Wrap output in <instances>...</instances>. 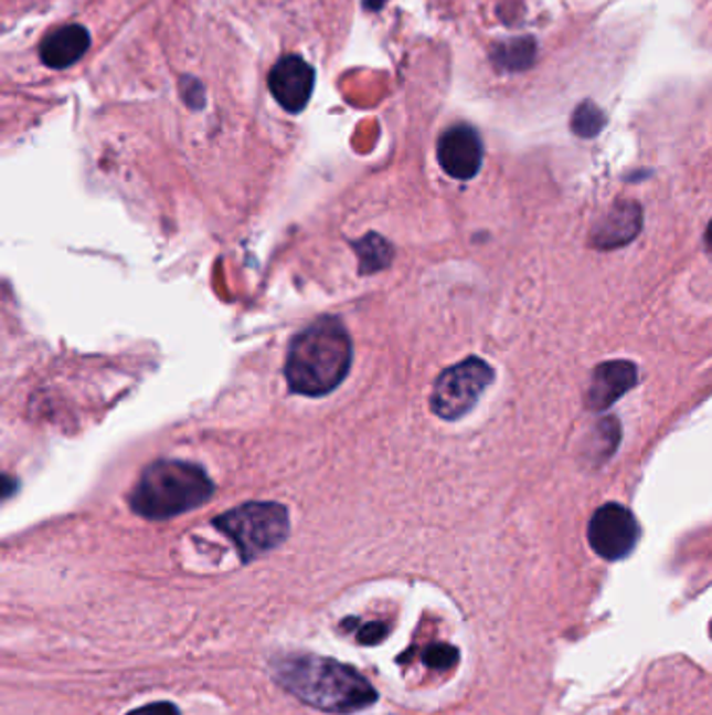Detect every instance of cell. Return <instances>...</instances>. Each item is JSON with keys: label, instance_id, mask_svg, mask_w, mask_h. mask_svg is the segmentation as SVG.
I'll list each match as a JSON object with an SVG mask.
<instances>
[{"label": "cell", "instance_id": "10", "mask_svg": "<svg viewBox=\"0 0 712 715\" xmlns=\"http://www.w3.org/2000/svg\"><path fill=\"white\" fill-rule=\"evenodd\" d=\"M641 222L644 215L636 201H620L594 224L592 245L597 250L623 248L639 234Z\"/></svg>", "mask_w": 712, "mask_h": 715}, {"label": "cell", "instance_id": "6", "mask_svg": "<svg viewBox=\"0 0 712 715\" xmlns=\"http://www.w3.org/2000/svg\"><path fill=\"white\" fill-rule=\"evenodd\" d=\"M587 538L602 559L618 561L636 548L639 525L634 513L623 504H604L589 522Z\"/></svg>", "mask_w": 712, "mask_h": 715}, {"label": "cell", "instance_id": "12", "mask_svg": "<svg viewBox=\"0 0 712 715\" xmlns=\"http://www.w3.org/2000/svg\"><path fill=\"white\" fill-rule=\"evenodd\" d=\"M353 248L360 255L362 272L381 271V269L389 266V262L393 257L391 245L386 243V239L379 236V234H368L362 239V243H355Z\"/></svg>", "mask_w": 712, "mask_h": 715}, {"label": "cell", "instance_id": "16", "mask_svg": "<svg viewBox=\"0 0 712 715\" xmlns=\"http://www.w3.org/2000/svg\"><path fill=\"white\" fill-rule=\"evenodd\" d=\"M341 628H355V637L362 644H379L381 640L386 639V625L381 621H370V623H362L358 619H346L341 623Z\"/></svg>", "mask_w": 712, "mask_h": 715}, {"label": "cell", "instance_id": "3", "mask_svg": "<svg viewBox=\"0 0 712 715\" xmlns=\"http://www.w3.org/2000/svg\"><path fill=\"white\" fill-rule=\"evenodd\" d=\"M213 490L215 485L199 464L157 461L145 469L130 504L136 515L161 522L208 503Z\"/></svg>", "mask_w": 712, "mask_h": 715}, {"label": "cell", "instance_id": "4", "mask_svg": "<svg viewBox=\"0 0 712 715\" xmlns=\"http://www.w3.org/2000/svg\"><path fill=\"white\" fill-rule=\"evenodd\" d=\"M213 525L234 541L243 562H249L289 538V511L278 503L243 504L213 519Z\"/></svg>", "mask_w": 712, "mask_h": 715}, {"label": "cell", "instance_id": "14", "mask_svg": "<svg viewBox=\"0 0 712 715\" xmlns=\"http://www.w3.org/2000/svg\"><path fill=\"white\" fill-rule=\"evenodd\" d=\"M533 57V42L531 40H514L506 49H501V65L508 70H520Z\"/></svg>", "mask_w": 712, "mask_h": 715}, {"label": "cell", "instance_id": "11", "mask_svg": "<svg viewBox=\"0 0 712 715\" xmlns=\"http://www.w3.org/2000/svg\"><path fill=\"white\" fill-rule=\"evenodd\" d=\"M91 49V34L82 25H65L40 42V59L51 70H67Z\"/></svg>", "mask_w": 712, "mask_h": 715}, {"label": "cell", "instance_id": "18", "mask_svg": "<svg viewBox=\"0 0 712 715\" xmlns=\"http://www.w3.org/2000/svg\"><path fill=\"white\" fill-rule=\"evenodd\" d=\"M126 715H182L180 709L173 705V703H168V701H159V703H151V705H145L140 709H135L130 714Z\"/></svg>", "mask_w": 712, "mask_h": 715}, {"label": "cell", "instance_id": "9", "mask_svg": "<svg viewBox=\"0 0 712 715\" xmlns=\"http://www.w3.org/2000/svg\"><path fill=\"white\" fill-rule=\"evenodd\" d=\"M637 383V368L627 360L604 362L594 370L585 393L589 410H606L618 402Z\"/></svg>", "mask_w": 712, "mask_h": 715}, {"label": "cell", "instance_id": "8", "mask_svg": "<svg viewBox=\"0 0 712 715\" xmlns=\"http://www.w3.org/2000/svg\"><path fill=\"white\" fill-rule=\"evenodd\" d=\"M437 159L445 175L456 180L475 178L482 164L481 136L466 124L447 128L437 145Z\"/></svg>", "mask_w": 712, "mask_h": 715}, {"label": "cell", "instance_id": "2", "mask_svg": "<svg viewBox=\"0 0 712 715\" xmlns=\"http://www.w3.org/2000/svg\"><path fill=\"white\" fill-rule=\"evenodd\" d=\"M353 358V344L346 327L325 316L295 335L287 351L285 377L290 391L301 396H327L346 381Z\"/></svg>", "mask_w": 712, "mask_h": 715}, {"label": "cell", "instance_id": "20", "mask_svg": "<svg viewBox=\"0 0 712 715\" xmlns=\"http://www.w3.org/2000/svg\"><path fill=\"white\" fill-rule=\"evenodd\" d=\"M383 2H386V0H376V4H374V11H376V9H379V7L383 4ZM370 4H372V0H366V7H370Z\"/></svg>", "mask_w": 712, "mask_h": 715}, {"label": "cell", "instance_id": "5", "mask_svg": "<svg viewBox=\"0 0 712 715\" xmlns=\"http://www.w3.org/2000/svg\"><path fill=\"white\" fill-rule=\"evenodd\" d=\"M491 383L493 368L481 358H468L456 367L445 368L433 387V412L445 421H458L475 408Z\"/></svg>", "mask_w": 712, "mask_h": 715}, {"label": "cell", "instance_id": "13", "mask_svg": "<svg viewBox=\"0 0 712 715\" xmlns=\"http://www.w3.org/2000/svg\"><path fill=\"white\" fill-rule=\"evenodd\" d=\"M604 124H606V117L597 109L594 103H583L581 107H577L573 122H571L573 133L581 136V138H594V136L599 135Z\"/></svg>", "mask_w": 712, "mask_h": 715}, {"label": "cell", "instance_id": "19", "mask_svg": "<svg viewBox=\"0 0 712 715\" xmlns=\"http://www.w3.org/2000/svg\"><path fill=\"white\" fill-rule=\"evenodd\" d=\"M706 243H709V248L712 250V222L709 224V231H706Z\"/></svg>", "mask_w": 712, "mask_h": 715}, {"label": "cell", "instance_id": "15", "mask_svg": "<svg viewBox=\"0 0 712 715\" xmlns=\"http://www.w3.org/2000/svg\"><path fill=\"white\" fill-rule=\"evenodd\" d=\"M458 659H460L458 649L451 644H443V642L431 644L423 655L424 663L433 670H449L458 663Z\"/></svg>", "mask_w": 712, "mask_h": 715}, {"label": "cell", "instance_id": "21", "mask_svg": "<svg viewBox=\"0 0 712 715\" xmlns=\"http://www.w3.org/2000/svg\"><path fill=\"white\" fill-rule=\"evenodd\" d=\"M711 637H712V623H711Z\"/></svg>", "mask_w": 712, "mask_h": 715}, {"label": "cell", "instance_id": "17", "mask_svg": "<svg viewBox=\"0 0 712 715\" xmlns=\"http://www.w3.org/2000/svg\"><path fill=\"white\" fill-rule=\"evenodd\" d=\"M180 93L189 107L201 109L205 105V88L203 84L193 76H184L180 80Z\"/></svg>", "mask_w": 712, "mask_h": 715}, {"label": "cell", "instance_id": "1", "mask_svg": "<svg viewBox=\"0 0 712 715\" xmlns=\"http://www.w3.org/2000/svg\"><path fill=\"white\" fill-rule=\"evenodd\" d=\"M272 677L289 695L327 714H358L379 698L376 688L353 665L309 653L274 659Z\"/></svg>", "mask_w": 712, "mask_h": 715}, {"label": "cell", "instance_id": "7", "mask_svg": "<svg viewBox=\"0 0 712 715\" xmlns=\"http://www.w3.org/2000/svg\"><path fill=\"white\" fill-rule=\"evenodd\" d=\"M316 86V72L297 55H285L274 63L268 74V88L276 103L289 112L301 114L308 107L309 98Z\"/></svg>", "mask_w": 712, "mask_h": 715}]
</instances>
